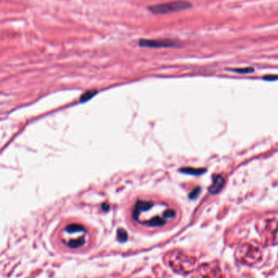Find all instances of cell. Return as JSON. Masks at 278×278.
I'll list each match as a JSON object with an SVG mask.
<instances>
[{
    "mask_svg": "<svg viewBox=\"0 0 278 278\" xmlns=\"http://www.w3.org/2000/svg\"><path fill=\"white\" fill-rule=\"evenodd\" d=\"M278 76H266L265 79L267 80H273V79H277Z\"/></svg>",
    "mask_w": 278,
    "mask_h": 278,
    "instance_id": "obj_9",
    "label": "cell"
},
{
    "mask_svg": "<svg viewBox=\"0 0 278 278\" xmlns=\"http://www.w3.org/2000/svg\"><path fill=\"white\" fill-rule=\"evenodd\" d=\"M192 7L191 3L185 0H176L169 3H161L150 6L148 8L149 11L153 14H168L186 10Z\"/></svg>",
    "mask_w": 278,
    "mask_h": 278,
    "instance_id": "obj_2",
    "label": "cell"
},
{
    "mask_svg": "<svg viewBox=\"0 0 278 278\" xmlns=\"http://www.w3.org/2000/svg\"><path fill=\"white\" fill-rule=\"evenodd\" d=\"M201 192V188L200 187H196L192 190V192L189 194V198L191 199H196Z\"/></svg>",
    "mask_w": 278,
    "mask_h": 278,
    "instance_id": "obj_8",
    "label": "cell"
},
{
    "mask_svg": "<svg viewBox=\"0 0 278 278\" xmlns=\"http://www.w3.org/2000/svg\"><path fill=\"white\" fill-rule=\"evenodd\" d=\"M224 186V179L222 176H216L213 179V182L210 186L209 191L211 194H218L220 193Z\"/></svg>",
    "mask_w": 278,
    "mask_h": 278,
    "instance_id": "obj_4",
    "label": "cell"
},
{
    "mask_svg": "<svg viewBox=\"0 0 278 278\" xmlns=\"http://www.w3.org/2000/svg\"><path fill=\"white\" fill-rule=\"evenodd\" d=\"M205 169L202 168H185L180 169V172H184V173H187V174H191V175H199L202 174L205 172Z\"/></svg>",
    "mask_w": 278,
    "mask_h": 278,
    "instance_id": "obj_5",
    "label": "cell"
},
{
    "mask_svg": "<svg viewBox=\"0 0 278 278\" xmlns=\"http://www.w3.org/2000/svg\"><path fill=\"white\" fill-rule=\"evenodd\" d=\"M51 243L59 253L83 255L90 252L96 245V234L85 223L65 221L54 230Z\"/></svg>",
    "mask_w": 278,
    "mask_h": 278,
    "instance_id": "obj_1",
    "label": "cell"
},
{
    "mask_svg": "<svg viewBox=\"0 0 278 278\" xmlns=\"http://www.w3.org/2000/svg\"><path fill=\"white\" fill-rule=\"evenodd\" d=\"M96 90H88V91H87V92L83 93V95L81 96V98H80V101H87V100H89L91 97H93V96L96 94Z\"/></svg>",
    "mask_w": 278,
    "mask_h": 278,
    "instance_id": "obj_6",
    "label": "cell"
},
{
    "mask_svg": "<svg viewBox=\"0 0 278 278\" xmlns=\"http://www.w3.org/2000/svg\"><path fill=\"white\" fill-rule=\"evenodd\" d=\"M139 46L150 48L175 47L178 46V43L171 39H141L139 41Z\"/></svg>",
    "mask_w": 278,
    "mask_h": 278,
    "instance_id": "obj_3",
    "label": "cell"
},
{
    "mask_svg": "<svg viewBox=\"0 0 278 278\" xmlns=\"http://www.w3.org/2000/svg\"><path fill=\"white\" fill-rule=\"evenodd\" d=\"M232 71L235 73H238L242 74H245V73H251L254 71V69L253 68H236V69H232Z\"/></svg>",
    "mask_w": 278,
    "mask_h": 278,
    "instance_id": "obj_7",
    "label": "cell"
}]
</instances>
